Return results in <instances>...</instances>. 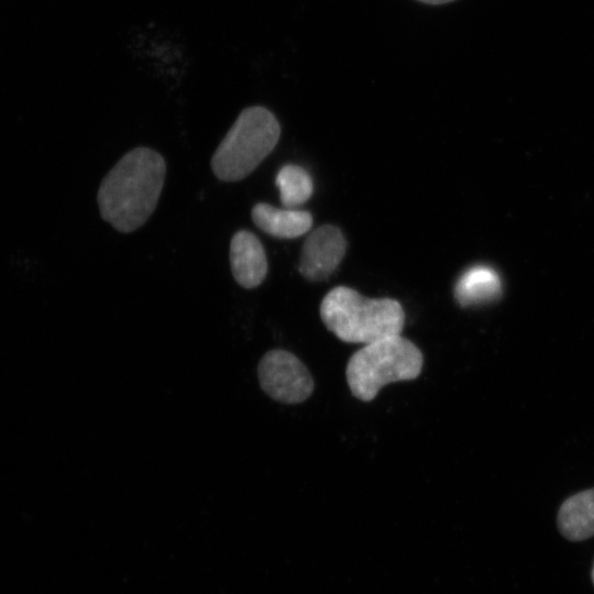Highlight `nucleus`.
Masks as SVG:
<instances>
[{
  "label": "nucleus",
  "instance_id": "39448f33",
  "mask_svg": "<svg viewBox=\"0 0 594 594\" xmlns=\"http://www.w3.org/2000/svg\"><path fill=\"white\" fill-rule=\"evenodd\" d=\"M257 377L263 392L283 404H299L314 391V380L305 364L293 353L274 349L258 362Z\"/></svg>",
  "mask_w": 594,
  "mask_h": 594
},
{
  "label": "nucleus",
  "instance_id": "6e6552de",
  "mask_svg": "<svg viewBox=\"0 0 594 594\" xmlns=\"http://www.w3.org/2000/svg\"><path fill=\"white\" fill-rule=\"evenodd\" d=\"M252 219L263 232L279 239H294L308 232L312 217L308 211L295 208H276L265 202L252 209Z\"/></svg>",
  "mask_w": 594,
  "mask_h": 594
},
{
  "label": "nucleus",
  "instance_id": "1a4fd4ad",
  "mask_svg": "<svg viewBox=\"0 0 594 594\" xmlns=\"http://www.w3.org/2000/svg\"><path fill=\"white\" fill-rule=\"evenodd\" d=\"M558 528L570 541H583L594 536V487L566 498L558 513Z\"/></svg>",
  "mask_w": 594,
  "mask_h": 594
},
{
  "label": "nucleus",
  "instance_id": "7ed1b4c3",
  "mask_svg": "<svg viewBox=\"0 0 594 594\" xmlns=\"http://www.w3.org/2000/svg\"><path fill=\"white\" fill-rule=\"evenodd\" d=\"M422 364V353L411 341L391 336L364 344L349 359L346 382L354 397L370 402L386 384L415 380Z\"/></svg>",
  "mask_w": 594,
  "mask_h": 594
},
{
  "label": "nucleus",
  "instance_id": "9b49d317",
  "mask_svg": "<svg viewBox=\"0 0 594 594\" xmlns=\"http://www.w3.org/2000/svg\"><path fill=\"white\" fill-rule=\"evenodd\" d=\"M279 198L285 208H295L306 202L312 195L314 185L309 173L301 166L288 164L276 176Z\"/></svg>",
  "mask_w": 594,
  "mask_h": 594
},
{
  "label": "nucleus",
  "instance_id": "ddd939ff",
  "mask_svg": "<svg viewBox=\"0 0 594 594\" xmlns=\"http://www.w3.org/2000/svg\"><path fill=\"white\" fill-rule=\"evenodd\" d=\"M591 578H592V582H593V585H594V562H593V566H592Z\"/></svg>",
  "mask_w": 594,
  "mask_h": 594
},
{
  "label": "nucleus",
  "instance_id": "0eeeda50",
  "mask_svg": "<svg viewBox=\"0 0 594 594\" xmlns=\"http://www.w3.org/2000/svg\"><path fill=\"white\" fill-rule=\"evenodd\" d=\"M230 265L237 283L251 289L262 284L267 274L265 250L256 235L240 230L231 239Z\"/></svg>",
  "mask_w": 594,
  "mask_h": 594
},
{
  "label": "nucleus",
  "instance_id": "f03ea898",
  "mask_svg": "<svg viewBox=\"0 0 594 594\" xmlns=\"http://www.w3.org/2000/svg\"><path fill=\"white\" fill-rule=\"evenodd\" d=\"M324 326L348 343L369 344L400 334L405 323L402 305L392 298H366L353 288H332L320 304Z\"/></svg>",
  "mask_w": 594,
  "mask_h": 594
},
{
  "label": "nucleus",
  "instance_id": "9d476101",
  "mask_svg": "<svg viewBox=\"0 0 594 594\" xmlns=\"http://www.w3.org/2000/svg\"><path fill=\"white\" fill-rule=\"evenodd\" d=\"M502 282L490 266L475 265L466 270L454 286V297L462 307L488 304L499 298Z\"/></svg>",
  "mask_w": 594,
  "mask_h": 594
},
{
  "label": "nucleus",
  "instance_id": "f257e3e1",
  "mask_svg": "<svg viewBox=\"0 0 594 594\" xmlns=\"http://www.w3.org/2000/svg\"><path fill=\"white\" fill-rule=\"evenodd\" d=\"M165 173L163 156L152 148L124 154L100 184L97 200L102 219L123 233L142 227L156 208Z\"/></svg>",
  "mask_w": 594,
  "mask_h": 594
},
{
  "label": "nucleus",
  "instance_id": "f8f14e48",
  "mask_svg": "<svg viewBox=\"0 0 594 594\" xmlns=\"http://www.w3.org/2000/svg\"><path fill=\"white\" fill-rule=\"evenodd\" d=\"M417 1L421 3H426V4H431V6H440V4L450 3L455 0H417Z\"/></svg>",
  "mask_w": 594,
  "mask_h": 594
},
{
  "label": "nucleus",
  "instance_id": "20e7f679",
  "mask_svg": "<svg viewBox=\"0 0 594 594\" xmlns=\"http://www.w3.org/2000/svg\"><path fill=\"white\" fill-rule=\"evenodd\" d=\"M279 135V123L270 110L244 109L212 155L213 174L222 182L245 178L274 150Z\"/></svg>",
  "mask_w": 594,
  "mask_h": 594
},
{
  "label": "nucleus",
  "instance_id": "423d86ee",
  "mask_svg": "<svg viewBox=\"0 0 594 594\" xmlns=\"http://www.w3.org/2000/svg\"><path fill=\"white\" fill-rule=\"evenodd\" d=\"M346 241L338 227L324 224L306 239L299 260V272L310 280L330 276L341 263Z\"/></svg>",
  "mask_w": 594,
  "mask_h": 594
}]
</instances>
